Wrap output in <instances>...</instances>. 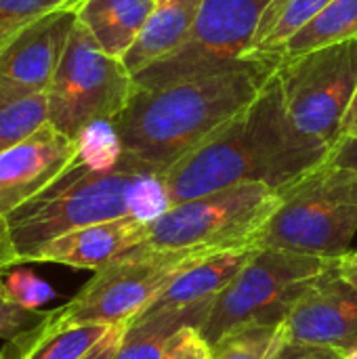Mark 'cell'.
<instances>
[{
  "instance_id": "1",
  "label": "cell",
  "mask_w": 357,
  "mask_h": 359,
  "mask_svg": "<svg viewBox=\"0 0 357 359\" xmlns=\"http://www.w3.org/2000/svg\"><path fill=\"white\" fill-rule=\"evenodd\" d=\"M330 147L297 128L278 69L257 99L166 175L170 204H181L242 183L284 191L318 170Z\"/></svg>"
},
{
  "instance_id": "2",
  "label": "cell",
  "mask_w": 357,
  "mask_h": 359,
  "mask_svg": "<svg viewBox=\"0 0 357 359\" xmlns=\"http://www.w3.org/2000/svg\"><path fill=\"white\" fill-rule=\"evenodd\" d=\"M278 69L269 59H246L229 69L160 88H135L114 120L124 156L166 175L244 111Z\"/></svg>"
},
{
  "instance_id": "3",
  "label": "cell",
  "mask_w": 357,
  "mask_h": 359,
  "mask_svg": "<svg viewBox=\"0 0 357 359\" xmlns=\"http://www.w3.org/2000/svg\"><path fill=\"white\" fill-rule=\"evenodd\" d=\"M145 172L151 170L128 156L105 170L74 162L48 189L6 217L21 263L38 246L74 229L133 219L135 187Z\"/></svg>"
},
{
  "instance_id": "4",
  "label": "cell",
  "mask_w": 357,
  "mask_h": 359,
  "mask_svg": "<svg viewBox=\"0 0 357 359\" xmlns=\"http://www.w3.org/2000/svg\"><path fill=\"white\" fill-rule=\"evenodd\" d=\"M255 248L286 250L320 259H339L349 252L357 233V172L320 166L288 189Z\"/></svg>"
},
{
  "instance_id": "5",
  "label": "cell",
  "mask_w": 357,
  "mask_h": 359,
  "mask_svg": "<svg viewBox=\"0 0 357 359\" xmlns=\"http://www.w3.org/2000/svg\"><path fill=\"white\" fill-rule=\"evenodd\" d=\"M225 250H160L137 246L95 271L61 307L53 309L65 326H120L143 313L173 280Z\"/></svg>"
},
{
  "instance_id": "6",
  "label": "cell",
  "mask_w": 357,
  "mask_h": 359,
  "mask_svg": "<svg viewBox=\"0 0 357 359\" xmlns=\"http://www.w3.org/2000/svg\"><path fill=\"white\" fill-rule=\"evenodd\" d=\"M332 261L335 259L255 248L242 271L213 301L200 326L204 341L213 347L225 334L246 326L284 324L299 297Z\"/></svg>"
},
{
  "instance_id": "7",
  "label": "cell",
  "mask_w": 357,
  "mask_h": 359,
  "mask_svg": "<svg viewBox=\"0 0 357 359\" xmlns=\"http://www.w3.org/2000/svg\"><path fill=\"white\" fill-rule=\"evenodd\" d=\"M280 191L242 183L170 206L149 223L143 246L160 250L255 248V240L280 206Z\"/></svg>"
},
{
  "instance_id": "8",
  "label": "cell",
  "mask_w": 357,
  "mask_h": 359,
  "mask_svg": "<svg viewBox=\"0 0 357 359\" xmlns=\"http://www.w3.org/2000/svg\"><path fill=\"white\" fill-rule=\"evenodd\" d=\"M135 80L116 59L101 50L76 21L63 59L46 90L48 124L65 137H78L95 122H114L128 105Z\"/></svg>"
},
{
  "instance_id": "9",
  "label": "cell",
  "mask_w": 357,
  "mask_h": 359,
  "mask_svg": "<svg viewBox=\"0 0 357 359\" xmlns=\"http://www.w3.org/2000/svg\"><path fill=\"white\" fill-rule=\"evenodd\" d=\"M271 0H204L187 38L137 76L135 88L210 76L246 61V53Z\"/></svg>"
},
{
  "instance_id": "10",
  "label": "cell",
  "mask_w": 357,
  "mask_h": 359,
  "mask_svg": "<svg viewBox=\"0 0 357 359\" xmlns=\"http://www.w3.org/2000/svg\"><path fill=\"white\" fill-rule=\"evenodd\" d=\"M278 78L297 128L332 149L357 88V38L280 61Z\"/></svg>"
},
{
  "instance_id": "11",
  "label": "cell",
  "mask_w": 357,
  "mask_h": 359,
  "mask_svg": "<svg viewBox=\"0 0 357 359\" xmlns=\"http://www.w3.org/2000/svg\"><path fill=\"white\" fill-rule=\"evenodd\" d=\"M295 343L326 347L343 355L357 345V290L332 265L299 297L286 318Z\"/></svg>"
},
{
  "instance_id": "12",
  "label": "cell",
  "mask_w": 357,
  "mask_h": 359,
  "mask_svg": "<svg viewBox=\"0 0 357 359\" xmlns=\"http://www.w3.org/2000/svg\"><path fill=\"white\" fill-rule=\"evenodd\" d=\"M78 158V141L44 124L0 151V217H8L48 189Z\"/></svg>"
},
{
  "instance_id": "13",
  "label": "cell",
  "mask_w": 357,
  "mask_h": 359,
  "mask_svg": "<svg viewBox=\"0 0 357 359\" xmlns=\"http://www.w3.org/2000/svg\"><path fill=\"white\" fill-rule=\"evenodd\" d=\"M76 21V8L65 6L44 15L15 38L0 53V97L46 93Z\"/></svg>"
},
{
  "instance_id": "14",
  "label": "cell",
  "mask_w": 357,
  "mask_h": 359,
  "mask_svg": "<svg viewBox=\"0 0 357 359\" xmlns=\"http://www.w3.org/2000/svg\"><path fill=\"white\" fill-rule=\"evenodd\" d=\"M147 233L149 225L137 219L88 225L38 246L25 263H57L74 269L99 271L128 250L141 246L147 240Z\"/></svg>"
},
{
  "instance_id": "15",
  "label": "cell",
  "mask_w": 357,
  "mask_h": 359,
  "mask_svg": "<svg viewBox=\"0 0 357 359\" xmlns=\"http://www.w3.org/2000/svg\"><path fill=\"white\" fill-rule=\"evenodd\" d=\"M252 252L255 248L225 250L187 269L177 280H173L168 288L143 313H177L213 305L217 294L225 290L242 271Z\"/></svg>"
},
{
  "instance_id": "16",
  "label": "cell",
  "mask_w": 357,
  "mask_h": 359,
  "mask_svg": "<svg viewBox=\"0 0 357 359\" xmlns=\"http://www.w3.org/2000/svg\"><path fill=\"white\" fill-rule=\"evenodd\" d=\"M158 0H84L76 6L78 23L103 53L122 59L137 42Z\"/></svg>"
},
{
  "instance_id": "17",
  "label": "cell",
  "mask_w": 357,
  "mask_h": 359,
  "mask_svg": "<svg viewBox=\"0 0 357 359\" xmlns=\"http://www.w3.org/2000/svg\"><path fill=\"white\" fill-rule=\"evenodd\" d=\"M204 0H158L137 42L122 57L130 76L173 53L189 34Z\"/></svg>"
},
{
  "instance_id": "18",
  "label": "cell",
  "mask_w": 357,
  "mask_h": 359,
  "mask_svg": "<svg viewBox=\"0 0 357 359\" xmlns=\"http://www.w3.org/2000/svg\"><path fill=\"white\" fill-rule=\"evenodd\" d=\"M112 326H65L53 309L32 330L6 341L0 359H82Z\"/></svg>"
},
{
  "instance_id": "19",
  "label": "cell",
  "mask_w": 357,
  "mask_h": 359,
  "mask_svg": "<svg viewBox=\"0 0 357 359\" xmlns=\"http://www.w3.org/2000/svg\"><path fill=\"white\" fill-rule=\"evenodd\" d=\"M210 305L177 313H141L126 324L122 343L114 359H162L170 337L183 326L200 328Z\"/></svg>"
},
{
  "instance_id": "20",
  "label": "cell",
  "mask_w": 357,
  "mask_h": 359,
  "mask_svg": "<svg viewBox=\"0 0 357 359\" xmlns=\"http://www.w3.org/2000/svg\"><path fill=\"white\" fill-rule=\"evenodd\" d=\"M330 2L332 0H271L244 59L276 61L284 44L314 21Z\"/></svg>"
},
{
  "instance_id": "21",
  "label": "cell",
  "mask_w": 357,
  "mask_h": 359,
  "mask_svg": "<svg viewBox=\"0 0 357 359\" xmlns=\"http://www.w3.org/2000/svg\"><path fill=\"white\" fill-rule=\"evenodd\" d=\"M357 38V0H332L314 21L299 29L278 53L276 61L297 59L305 53L356 40Z\"/></svg>"
},
{
  "instance_id": "22",
  "label": "cell",
  "mask_w": 357,
  "mask_h": 359,
  "mask_svg": "<svg viewBox=\"0 0 357 359\" xmlns=\"http://www.w3.org/2000/svg\"><path fill=\"white\" fill-rule=\"evenodd\" d=\"M48 124L46 93L0 97V151L25 141Z\"/></svg>"
},
{
  "instance_id": "23",
  "label": "cell",
  "mask_w": 357,
  "mask_h": 359,
  "mask_svg": "<svg viewBox=\"0 0 357 359\" xmlns=\"http://www.w3.org/2000/svg\"><path fill=\"white\" fill-rule=\"evenodd\" d=\"M288 339L286 322L280 326H246L213 345L210 359H269Z\"/></svg>"
},
{
  "instance_id": "24",
  "label": "cell",
  "mask_w": 357,
  "mask_h": 359,
  "mask_svg": "<svg viewBox=\"0 0 357 359\" xmlns=\"http://www.w3.org/2000/svg\"><path fill=\"white\" fill-rule=\"evenodd\" d=\"M122 143L114 128V122H95L78 137V158L76 162L105 170L114 168L122 160Z\"/></svg>"
},
{
  "instance_id": "25",
  "label": "cell",
  "mask_w": 357,
  "mask_h": 359,
  "mask_svg": "<svg viewBox=\"0 0 357 359\" xmlns=\"http://www.w3.org/2000/svg\"><path fill=\"white\" fill-rule=\"evenodd\" d=\"M65 6L67 0H0V53L38 19Z\"/></svg>"
},
{
  "instance_id": "26",
  "label": "cell",
  "mask_w": 357,
  "mask_h": 359,
  "mask_svg": "<svg viewBox=\"0 0 357 359\" xmlns=\"http://www.w3.org/2000/svg\"><path fill=\"white\" fill-rule=\"evenodd\" d=\"M0 286L13 303L25 309L38 311L40 307H44L48 301L55 299V290L27 269H13V267L6 269L0 276Z\"/></svg>"
},
{
  "instance_id": "27",
  "label": "cell",
  "mask_w": 357,
  "mask_h": 359,
  "mask_svg": "<svg viewBox=\"0 0 357 359\" xmlns=\"http://www.w3.org/2000/svg\"><path fill=\"white\" fill-rule=\"evenodd\" d=\"M2 276V273H0ZM46 311L42 309H25L17 303H13L2 286H0V339L11 341L27 330H32L34 326H38L44 320Z\"/></svg>"
},
{
  "instance_id": "28",
  "label": "cell",
  "mask_w": 357,
  "mask_h": 359,
  "mask_svg": "<svg viewBox=\"0 0 357 359\" xmlns=\"http://www.w3.org/2000/svg\"><path fill=\"white\" fill-rule=\"evenodd\" d=\"M213 351L210 345L204 341L200 328L196 326H183L181 330H177L166 349L162 359H210Z\"/></svg>"
},
{
  "instance_id": "29",
  "label": "cell",
  "mask_w": 357,
  "mask_h": 359,
  "mask_svg": "<svg viewBox=\"0 0 357 359\" xmlns=\"http://www.w3.org/2000/svg\"><path fill=\"white\" fill-rule=\"evenodd\" d=\"M343 353L326 347H314V345H303L295 341H286L269 359H341Z\"/></svg>"
},
{
  "instance_id": "30",
  "label": "cell",
  "mask_w": 357,
  "mask_h": 359,
  "mask_svg": "<svg viewBox=\"0 0 357 359\" xmlns=\"http://www.w3.org/2000/svg\"><path fill=\"white\" fill-rule=\"evenodd\" d=\"M324 166H332V168H347V170H356L357 172V137L353 139H345L341 143H337Z\"/></svg>"
},
{
  "instance_id": "31",
  "label": "cell",
  "mask_w": 357,
  "mask_h": 359,
  "mask_svg": "<svg viewBox=\"0 0 357 359\" xmlns=\"http://www.w3.org/2000/svg\"><path fill=\"white\" fill-rule=\"evenodd\" d=\"M124 330H126V324H120V326H112L109 332L84 355L82 359H114L118 353V347L122 343V337H124Z\"/></svg>"
},
{
  "instance_id": "32",
  "label": "cell",
  "mask_w": 357,
  "mask_h": 359,
  "mask_svg": "<svg viewBox=\"0 0 357 359\" xmlns=\"http://www.w3.org/2000/svg\"><path fill=\"white\" fill-rule=\"evenodd\" d=\"M17 263H21V259H19V252L11 233V225L6 217H0V273L11 269Z\"/></svg>"
},
{
  "instance_id": "33",
  "label": "cell",
  "mask_w": 357,
  "mask_h": 359,
  "mask_svg": "<svg viewBox=\"0 0 357 359\" xmlns=\"http://www.w3.org/2000/svg\"><path fill=\"white\" fill-rule=\"evenodd\" d=\"M335 267L339 276L357 290V250H349L347 255L335 259Z\"/></svg>"
},
{
  "instance_id": "34",
  "label": "cell",
  "mask_w": 357,
  "mask_h": 359,
  "mask_svg": "<svg viewBox=\"0 0 357 359\" xmlns=\"http://www.w3.org/2000/svg\"><path fill=\"white\" fill-rule=\"evenodd\" d=\"M353 137H357V88L353 99H351V103H349V109H347V114L343 118V124H341L339 141L337 143H341L345 139H353Z\"/></svg>"
},
{
  "instance_id": "35",
  "label": "cell",
  "mask_w": 357,
  "mask_h": 359,
  "mask_svg": "<svg viewBox=\"0 0 357 359\" xmlns=\"http://www.w3.org/2000/svg\"><path fill=\"white\" fill-rule=\"evenodd\" d=\"M343 359H357V345L353 347V349H349V351L343 355Z\"/></svg>"
},
{
  "instance_id": "36",
  "label": "cell",
  "mask_w": 357,
  "mask_h": 359,
  "mask_svg": "<svg viewBox=\"0 0 357 359\" xmlns=\"http://www.w3.org/2000/svg\"><path fill=\"white\" fill-rule=\"evenodd\" d=\"M67 2H69V6H72V8H76V6H78L80 2H84V0H67Z\"/></svg>"
},
{
  "instance_id": "37",
  "label": "cell",
  "mask_w": 357,
  "mask_h": 359,
  "mask_svg": "<svg viewBox=\"0 0 357 359\" xmlns=\"http://www.w3.org/2000/svg\"><path fill=\"white\" fill-rule=\"evenodd\" d=\"M2 273H4V271H2Z\"/></svg>"
},
{
  "instance_id": "38",
  "label": "cell",
  "mask_w": 357,
  "mask_h": 359,
  "mask_svg": "<svg viewBox=\"0 0 357 359\" xmlns=\"http://www.w3.org/2000/svg\"><path fill=\"white\" fill-rule=\"evenodd\" d=\"M341 359H343V358H341Z\"/></svg>"
}]
</instances>
